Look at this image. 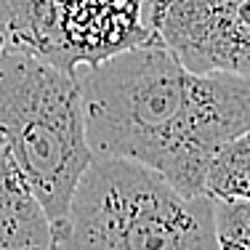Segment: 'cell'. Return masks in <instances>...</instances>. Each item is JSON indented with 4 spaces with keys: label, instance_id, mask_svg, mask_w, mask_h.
Returning <instances> with one entry per match:
<instances>
[{
    "label": "cell",
    "instance_id": "1",
    "mask_svg": "<svg viewBox=\"0 0 250 250\" xmlns=\"http://www.w3.org/2000/svg\"><path fill=\"white\" fill-rule=\"evenodd\" d=\"M93 154L128 157L208 194L216 154L250 130V77L194 72L163 43L77 69Z\"/></svg>",
    "mask_w": 250,
    "mask_h": 250
},
{
    "label": "cell",
    "instance_id": "2",
    "mask_svg": "<svg viewBox=\"0 0 250 250\" xmlns=\"http://www.w3.org/2000/svg\"><path fill=\"white\" fill-rule=\"evenodd\" d=\"M56 250H221L216 200L184 194L136 160L96 154L56 229Z\"/></svg>",
    "mask_w": 250,
    "mask_h": 250
},
{
    "label": "cell",
    "instance_id": "3",
    "mask_svg": "<svg viewBox=\"0 0 250 250\" xmlns=\"http://www.w3.org/2000/svg\"><path fill=\"white\" fill-rule=\"evenodd\" d=\"M0 133L53 229L93 163L77 72L21 51L0 53Z\"/></svg>",
    "mask_w": 250,
    "mask_h": 250
},
{
    "label": "cell",
    "instance_id": "4",
    "mask_svg": "<svg viewBox=\"0 0 250 250\" xmlns=\"http://www.w3.org/2000/svg\"><path fill=\"white\" fill-rule=\"evenodd\" d=\"M0 43L75 75L154 40L144 0H0Z\"/></svg>",
    "mask_w": 250,
    "mask_h": 250
},
{
    "label": "cell",
    "instance_id": "5",
    "mask_svg": "<svg viewBox=\"0 0 250 250\" xmlns=\"http://www.w3.org/2000/svg\"><path fill=\"white\" fill-rule=\"evenodd\" d=\"M144 16L189 69L250 77V0H144Z\"/></svg>",
    "mask_w": 250,
    "mask_h": 250
},
{
    "label": "cell",
    "instance_id": "6",
    "mask_svg": "<svg viewBox=\"0 0 250 250\" xmlns=\"http://www.w3.org/2000/svg\"><path fill=\"white\" fill-rule=\"evenodd\" d=\"M0 250H56V229L0 133Z\"/></svg>",
    "mask_w": 250,
    "mask_h": 250
},
{
    "label": "cell",
    "instance_id": "7",
    "mask_svg": "<svg viewBox=\"0 0 250 250\" xmlns=\"http://www.w3.org/2000/svg\"><path fill=\"white\" fill-rule=\"evenodd\" d=\"M208 194L216 200H248L250 202V130L216 154L208 170Z\"/></svg>",
    "mask_w": 250,
    "mask_h": 250
},
{
    "label": "cell",
    "instance_id": "8",
    "mask_svg": "<svg viewBox=\"0 0 250 250\" xmlns=\"http://www.w3.org/2000/svg\"><path fill=\"white\" fill-rule=\"evenodd\" d=\"M216 237L221 250H250L248 200H216Z\"/></svg>",
    "mask_w": 250,
    "mask_h": 250
},
{
    "label": "cell",
    "instance_id": "9",
    "mask_svg": "<svg viewBox=\"0 0 250 250\" xmlns=\"http://www.w3.org/2000/svg\"><path fill=\"white\" fill-rule=\"evenodd\" d=\"M0 53H3V43H0Z\"/></svg>",
    "mask_w": 250,
    "mask_h": 250
}]
</instances>
